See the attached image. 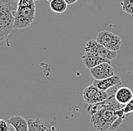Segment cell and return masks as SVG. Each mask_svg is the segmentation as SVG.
<instances>
[{"mask_svg": "<svg viewBox=\"0 0 133 131\" xmlns=\"http://www.w3.org/2000/svg\"><path fill=\"white\" fill-rule=\"evenodd\" d=\"M87 111L91 115L90 121L94 127L99 131L110 130L112 124L119 117L114 111L108 101L104 100L98 104L89 105Z\"/></svg>", "mask_w": 133, "mask_h": 131, "instance_id": "cell-1", "label": "cell"}, {"mask_svg": "<svg viewBox=\"0 0 133 131\" xmlns=\"http://www.w3.org/2000/svg\"><path fill=\"white\" fill-rule=\"evenodd\" d=\"M17 2L14 0H0V42L6 40L14 29V11Z\"/></svg>", "mask_w": 133, "mask_h": 131, "instance_id": "cell-2", "label": "cell"}, {"mask_svg": "<svg viewBox=\"0 0 133 131\" xmlns=\"http://www.w3.org/2000/svg\"><path fill=\"white\" fill-rule=\"evenodd\" d=\"M14 29H25L33 24L36 17V5H23L17 3L14 11Z\"/></svg>", "mask_w": 133, "mask_h": 131, "instance_id": "cell-3", "label": "cell"}, {"mask_svg": "<svg viewBox=\"0 0 133 131\" xmlns=\"http://www.w3.org/2000/svg\"><path fill=\"white\" fill-rule=\"evenodd\" d=\"M119 86L120 85H116L109 89L108 91H102L93 84H91L83 90V99L89 105L98 104L108 99L110 96L115 95L116 91Z\"/></svg>", "mask_w": 133, "mask_h": 131, "instance_id": "cell-4", "label": "cell"}, {"mask_svg": "<svg viewBox=\"0 0 133 131\" xmlns=\"http://www.w3.org/2000/svg\"><path fill=\"white\" fill-rule=\"evenodd\" d=\"M84 50H85V53L86 54H90L95 56L104 58L110 61L117 57L116 52L109 50L104 46H103L102 45L99 44L95 40H90L87 42L84 47Z\"/></svg>", "mask_w": 133, "mask_h": 131, "instance_id": "cell-5", "label": "cell"}, {"mask_svg": "<svg viewBox=\"0 0 133 131\" xmlns=\"http://www.w3.org/2000/svg\"><path fill=\"white\" fill-rule=\"evenodd\" d=\"M95 40L109 50L116 52L119 51L122 45L120 37L108 30L101 31L98 34Z\"/></svg>", "mask_w": 133, "mask_h": 131, "instance_id": "cell-6", "label": "cell"}, {"mask_svg": "<svg viewBox=\"0 0 133 131\" xmlns=\"http://www.w3.org/2000/svg\"><path fill=\"white\" fill-rule=\"evenodd\" d=\"M94 80H103L114 75V69L110 63L104 62L89 70Z\"/></svg>", "mask_w": 133, "mask_h": 131, "instance_id": "cell-7", "label": "cell"}, {"mask_svg": "<svg viewBox=\"0 0 133 131\" xmlns=\"http://www.w3.org/2000/svg\"><path fill=\"white\" fill-rule=\"evenodd\" d=\"M28 121V131H60L59 129L42 118H30Z\"/></svg>", "mask_w": 133, "mask_h": 131, "instance_id": "cell-8", "label": "cell"}, {"mask_svg": "<svg viewBox=\"0 0 133 131\" xmlns=\"http://www.w3.org/2000/svg\"><path fill=\"white\" fill-rule=\"evenodd\" d=\"M92 84L102 91H108L109 89L115 86L116 85H121L122 81H121L119 75L114 74V76L110 77L105 78L103 80H94Z\"/></svg>", "mask_w": 133, "mask_h": 131, "instance_id": "cell-9", "label": "cell"}, {"mask_svg": "<svg viewBox=\"0 0 133 131\" xmlns=\"http://www.w3.org/2000/svg\"><path fill=\"white\" fill-rule=\"evenodd\" d=\"M82 61H83V65L89 70H90L96 66L99 65L101 63L108 62V63L111 64L110 60H108V59L104 58L98 57V56H95V55H90V54H86V53H85L82 56Z\"/></svg>", "mask_w": 133, "mask_h": 131, "instance_id": "cell-10", "label": "cell"}, {"mask_svg": "<svg viewBox=\"0 0 133 131\" xmlns=\"http://www.w3.org/2000/svg\"><path fill=\"white\" fill-rule=\"evenodd\" d=\"M132 98L133 92L129 87L119 86L116 91L115 98L119 104L125 105L132 99Z\"/></svg>", "mask_w": 133, "mask_h": 131, "instance_id": "cell-11", "label": "cell"}, {"mask_svg": "<svg viewBox=\"0 0 133 131\" xmlns=\"http://www.w3.org/2000/svg\"><path fill=\"white\" fill-rule=\"evenodd\" d=\"M16 131H28V121L20 115H13L8 120Z\"/></svg>", "mask_w": 133, "mask_h": 131, "instance_id": "cell-12", "label": "cell"}, {"mask_svg": "<svg viewBox=\"0 0 133 131\" xmlns=\"http://www.w3.org/2000/svg\"><path fill=\"white\" fill-rule=\"evenodd\" d=\"M50 8L55 13H64L67 8V4L65 0H52L49 2Z\"/></svg>", "mask_w": 133, "mask_h": 131, "instance_id": "cell-13", "label": "cell"}, {"mask_svg": "<svg viewBox=\"0 0 133 131\" xmlns=\"http://www.w3.org/2000/svg\"><path fill=\"white\" fill-rule=\"evenodd\" d=\"M120 5L125 13L133 15V0H122Z\"/></svg>", "mask_w": 133, "mask_h": 131, "instance_id": "cell-14", "label": "cell"}, {"mask_svg": "<svg viewBox=\"0 0 133 131\" xmlns=\"http://www.w3.org/2000/svg\"><path fill=\"white\" fill-rule=\"evenodd\" d=\"M123 111H124L125 115V116H129L131 114L133 113V98L129 102L127 103L123 108Z\"/></svg>", "mask_w": 133, "mask_h": 131, "instance_id": "cell-15", "label": "cell"}, {"mask_svg": "<svg viewBox=\"0 0 133 131\" xmlns=\"http://www.w3.org/2000/svg\"><path fill=\"white\" fill-rule=\"evenodd\" d=\"M10 123L7 120L4 118H0V131H9Z\"/></svg>", "mask_w": 133, "mask_h": 131, "instance_id": "cell-16", "label": "cell"}, {"mask_svg": "<svg viewBox=\"0 0 133 131\" xmlns=\"http://www.w3.org/2000/svg\"><path fill=\"white\" fill-rule=\"evenodd\" d=\"M67 5H73L76 3V2H78V0H65Z\"/></svg>", "mask_w": 133, "mask_h": 131, "instance_id": "cell-17", "label": "cell"}, {"mask_svg": "<svg viewBox=\"0 0 133 131\" xmlns=\"http://www.w3.org/2000/svg\"><path fill=\"white\" fill-rule=\"evenodd\" d=\"M9 131H16V130H15V129L11 125H10V129H9Z\"/></svg>", "mask_w": 133, "mask_h": 131, "instance_id": "cell-18", "label": "cell"}, {"mask_svg": "<svg viewBox=\"0 0 133 131\" xmlns=\"http://www.w3.org/2000/svg\"><path fill=\"white\" fill-rule=\"evenodd\" d=\"M14 1H15V2H18V1H19V0H14Z\"/></svg>", "mask_w": 133, "mask_h": 131, "instance_id": "cell-19", "label": "cell"}, {"mask_svg": "<svg viewBox=\"0 0 133 131\" xmlns=\"http://www.w3.org/2000/svg\"><path fill=\"white\" fill-rule=\"evenodd\" d=\"M47 1H48L49 2H51V1H52V0H47Z\"/></svg>", "mask_w": 133, "mask_h": 131, "instance_id": "cell-20", "label": "cell"}, {"mask_svg": "<svg viewBox=\"0 0 133 131\" xmlns=\"http://www.w3.org/2000/svg\"><path fill=\"white\" fill-rule=\"evenodd\" d=\"M34 1H39V0H34Z\"/></svg>", "mask_w": 133, "mask_h": 131, "instance_id": "cell-21", "label": "cell"}]
</instances>
